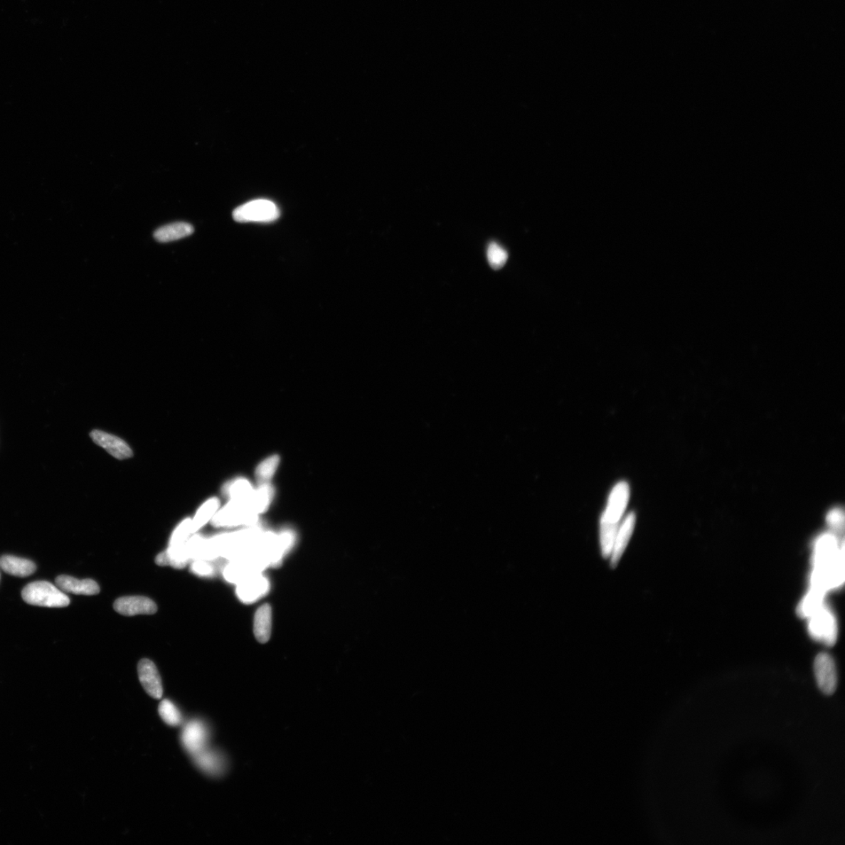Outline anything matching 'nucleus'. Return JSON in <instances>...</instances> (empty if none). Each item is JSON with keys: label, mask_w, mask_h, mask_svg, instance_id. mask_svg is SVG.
Masks as SVG:
<instances>
[{"label": "nucleus", "mask_w": 845, "mask_h": 845, "mask_svg": "<svg viewBox=\"0 0 845 845\" xmlns=\"http://www.w3.org/2000/svg\"><path fill=\"white\" fill-rule=\"evenodd\" d=\"M138 674L146 692L155 699H161L163 694L162 682L154 662L146 659L141 660L138 664Z\"/></svg>", "instance_id": "10"}, {"label": "nucleus", "mask_w": 845, "mask_h": 845, "mask_svg": "<svg viewBox=\"0 0 845 845\" xmlns=\"http://www.w3.org/2000/svg\"><path fill=\"white\" fill-rule=\"evenodd\" d=\"M618 530V524L600 521V542L602 553L605 558H610Z\"/></svg>", "instance_id": "21"}, {"label": "nucleus", "mask_w": 845, "mask_h": 845, "mask_svg": "<svg viewBox=\"0 0 845 845\" xmlns=\"http://www.w3.org/2000/svg\"><path fill=\"white\" fill-rule=\"evenodd\" d=\"M197 762L201 768L210 772H218L221 769V762L214 753H201L196 754Z\"/></svg>", "instance_id": "26"}, {"label": "nucleus", "mask_w": 845, "mask_h": 845, "mask_svg": "<svg viewBox=\"0 0 845 845\" xmlns=\"http://www.w3.org/2000/svg\"><path fill=\"white\" fill-rule=\"evenodd\" d=\"M269 565V562L260 556L249 555L245 558L231 560L223 570V576L226 581L238 585L250 577L262 573Z\"/></svg>", "instance_id": "5"}, {"label": "nucleus", "mask_w": 845, "mask_h": 845, "mask_svg": "<svg viewBox=\"0 0 845 845\" xmlns=\"http://www.w3.org/2000/svg\"><path fill=\"white\" fill-rule=\"evenodd\" d=\"M0 567L6 573L21 578L33 575L36 570L34 562L10 555L0 558Z\"/></svg>", "instance_id": "15"}, {"label": "nucleus", "mask_w": 845, "mask_h": 845, "mask_svg": "<svg viewBox=\"0 0 845 845\" xmlns=\"http://www.w3.org/2000/svg\"><path fill=\"white\" fill-rule=\"evenodd\" d=\"M56 584L63 592L92 596L100 592L98 584L92 579H77L72 576L60 575Z\"/></svg>", "instance_id": "14"}, {"label": "nucleus", "mask_w": 845, "mask_h": 845, "mask_svg": "<svg viewBox=\"0 0 845 845\" xmlns=\"http://www.w3.org/2000/svg\"><path fill=\"white\" fill-rule=\"evenodd\" d=\"M191 521V519H186L179 524L171 535L169 547H180L187 542L192 534Z\"/></svg>", "instance_id": "25"}, {"label": "nucleus", "mask_w": 845, "mask_h": 845, "mask_svg": "<svg viewBox=\"0 0 845 845\" xmlns=\"http://www.w3.org/2000/svg\"><path fill=\"white\" fill-rule=\"evenodd\" d=\"M629 494L627 483L617 484L610 493L606 511L602 514L600 521L618 524L628 504Z\"/></svg>", "instance_id": "7"}, {"label": "nucleus", "mask_w": 845, "mask_h": 845, "mask_svg": "<svg viewBox=\"0 0 845 845\" xmlns=\"http://www.w3.org/2000/svg\"><path fill=\"white\" fill-rule=\"evenodd\" d=\"M225 491L230 500L245 501L252 498L255 489L248 480L238 479L227 484Z\"/></svg>", "instance_id": "20"}, {"label": "nucleus", "mask_w": 845, "mask_h": 845, "mask_svg": "<svg viewBox=\"0 0 845 845\" xmlns=\"http://www.w3.org/2000/svg\"><path fill=\"white\" fill-rule=\"evenodd\" d=\"M191 570L195 575L199 576H211L213 575V567L208 563V560H196L193 562L191 565Z\"/></svg>", "instance_id": "28"}, {"label": "nucleus", "mask_w": 845, "mask_h": 845, "mask_svg": "<svg viewBox=\"0 0 845 845\" xmlns=\"http://www.w3.org/2000/svg\"><path fill=\"white\" fill-rule=\"evenodd\" d=\"M272 632V609L269 605L258 608L255 616L254 633L262 644L269 641Z\"/></svg>", "instance_id": "18"}, {"label": "nucleus", "mask_w": 845, "mask_h": 845, "mask_svg": "<svg viewBox=\"0 0 845 845\" xmlns=\"http://www.w3.org/2000/svg\"><path fill=\"white\" fill-rule=\"evenodd\" d=\"M809 632L816 640L828 646L835 644L837 638V623L834 615L826 605L809 618Z\"/></svg>", "instance_id": "4"}, {"label": "nucleus", "mask_w": 845, "mask_h": 845, "mask_svg": "<svg viewBox=\"0 0 845 845\" xmlns=\"http://www.w3.org/2000/svg\"><path fill=\"white\" fill-rule=\"evenodd\" d=\"M27 604L46 607H65L70 605L67 595L51 583L45 581L28 584L21 592Z\"/></svg>", "instance_id": "2"}, {"label": "nucleus", "mask_w": 845, "mask_h": 845, "mask_svg": "<svg viewBox=\"0 0 845 845\" xmlns=\"http://www.w3.org/2000/svg\"><path fill=\"white\" fill-rule=\"evenodd\" d=\"M235 221L242 223H264L277 220L280 211L275 203L269 200L258 199L249 201L233 211Z\"/></svg>", "instance_id": "3"}, {"label": "nucleus", "mask_w": 845, "mask_h": 845, "mask_svg": "<svg viewBox=\"0 0 845 845\" xmlns=\"http://www.w3.org/2000/svg\"><path fill=\"white\" fill-rule=\"evenodd\" d=\"M827 522L829 526L831 527L837 537L839 533H841L844 529V514L841 509H834L827 516Z\"/></svg>", "instance_id": "27"}, {"label": "nucleus", "mask_w": 845, "mask_h": 845, "mask_svg": "<svg viewBox=\"0 0 845 845\" xmlns=\"http://www.w3.org/2000/svg\"><path fill=\"white\" fill-rule=\"evenodd\" d=\"M114 608L124 616L154 615L158 610L155 602L145 597H124L115 600Z\"/></svg>", "instance_id": "9"}, {"label": "nucleus", "mask_w": 845, "mask_h": 845, "mask_svg": "<svg viewBox=\"0 0 845 845\" xmlns=\"http://www.w3.org/2000/svg\"><path fill=\"white\" fill-rule=\"evenodd\" d=\"M826 592L810 586L809 591L798 605L797 614L802 618H809L823 607Z\"/></svg>", "instance_id": "17"}, {"label": "nucleus", "mask_w": 845, "mask_h": 845, "mask_svg": "<svg viewBox=\"0 0 845 845\" xmlns=\"http://www.w3.org/2000/svg\"><path fill=\"white\" fill-rule=\"evenodd\" d=\"M635 524L636 515L634 513H630L626 516L620 528H618L612 551L610 556V563H612V567H615L618 561L620 560L625 548L629 542L634 528H635Z\"/></svg>", "instance_id": "13"}, {"label": "nucleus", "mask_w": 845, "mask_h": 845, "mask_svg": "<svg viewBox=\"0 0 845 845\" xmlns=\"http://www.w3.org/2000/svg\"><path fill=\"white\" fill-rule=\"evenodd\" d=\"M269 581L261 573L250 577L238 584L237 595L245 602H254L269 590Z\"/></svg>", "instance_id": "11"}, {"label": "nucleus", "mask_w": 845, "mask_h": 845, "mask_svg": "<svg viewBox=\"0 0 845 845\" xmlns=\"http://www.w3.org/2000/svg\"><path fill=\"white\" fill-rule=\"evenodd\" d=\"M90 437L94 442L117 459H127L133 456L129 445L119 437L100 430H93Z\"/></svg>", "instance_id": "8"}, {"label": "nucleus", "mask_w": 845, "mask_h": 845, "mask_svg": "<svg viewBox=\"0 0 845 845\" xmlns=\"http://www.w3.org/2000/svg\"><path fill=\"white\" fill-rule=\"evenodd\" d=\"M159 715L163 721L171 726H178L183 722L182 714L175 704L169 700H164L159 704Z\"/></svg>", "instance_id": "22"}, {"label": "nucleus", "mask_w": 845, "mask_h": 845, "mask_svg": "<svg viewBox=\"0 0 845 845\" xmlns=\"http://www.w3.org/2000/svg\"><path fill=\"white\" fill-rule=\"evenodd\" d=\"M487 260L492 269L500 270L508 260V253L497 243L491 242L487 248Z\"/></svg>", "instance_id": "23"}, {"label": "nucleus", "mask_w": 845, "mask_h": 845, "mask_svg": "<svg viewBox=\"0 0 845 845\" xmlns=\"http://www.w3.org/2000/svg\"><path fill=\"white\" fill-rule=\"evenodd\" d=\"M279 464L280 458L278 456L274 455L265 459L257 467V479L262 483L268 482L273 475L275 474Z\"/></svg>", "instance_id": "24"}, {"label": "nucleus", "mask_w": 845, "mask_h": 845, "mask_svg": "<svg viewBox=\"0 0 845 845\" xmlns=\"http://www.w3.org/2000/svg\"><path fill=\"white\" fill-rule=\"evenodd\" d=\"M182 743L190 753H201L207 743L206 727L198 721L188 723L183 731Z\"/></svg>", "instance_id": "12"}, {"label": "nucleus", "mask_w": 845, "mask_h": 845, "mask_svg": "<svg viewBox=\"0 0 845 845\" xmlns=\"http://www.w3.org/2000/svg\"><path fill=\"white\" fill-rule=\"evenodd\" d=\"M814 671L819 690L826 695L833 694L837 686L835 663L831 656L820 654L814 663Z\"/></svg>", "instance_id": "6"}, {"label": "nucleus", "mask_w": 845, "mask_h": 845, "mask_svg": "<svg viewBox=\"0 0 845 845\" xmlns=\"http://www.w3.org/2000/svg\"><path fill=\"white\" fill-rule=\"evenodd\" d=\"M254 494V493H253ZM258 514L253 504V496L248 500H230L219 509L211 519L216 527L256 526Z\"/></svg>", "instance_id": "1"}, {"label": "nucleus", "mask_w": 845, "mask_h": 845, "mask_svg": "<svg viewBox=\"0 0 845 845\" xmlns=\"http://www.w3.org/2000/svg\"><path fill=\"white\" fill-rule=\"evenodd\" d=\"M193 231L192 225L179 222L161 227L155 231L154 237L159 242L167 243L189 237Z\"/></svg>", "instance_id": "16"}, {"label": "nucleus", "mask_w": 845, "mask_h": 845, "mask_svg": "<svg viewBox=\"0 0 845 845\" xmlns=\"http://www.w3.org/2000/svg\"><path fill=\"white\" fill-rule=\"evenodd\" d=\"M218 499L216 497L211 498L199 508V510L196 513L194 518L191 521V531L192 534L197 532L202 527L213 519V516L219 510Z\"/></svg>", "instance_id": "19"}]
</instances>
